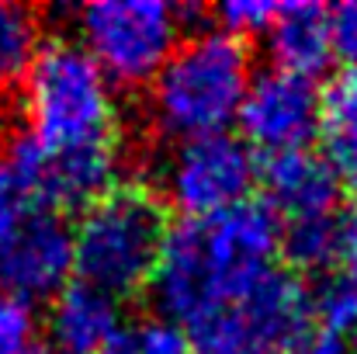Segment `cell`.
<instances>
[{"instance_id":"6da1fadb","label":"cell","mask_w":357,"mask_h":354,"mask_svg":"<svg viewBox=\"0 0 357 354\" xmlns=\"http://www.w3.org/2000/svg\"><path fill=\"white\" fill-rule=\"evenodd\" d=\"M278 264L281 219L253 195L212 219H177L149 295L163 320L188 330Z\"/></svg>"},{"instance_id":"7a4b0ae2","label":"cell","mask_w":357,"mask_h":354,"mask_svg":"<svg viewBox=\"0 0 357 354\" xmlns=\"http://www.w3.org/2000/svg\"><path fill=\"white\" fill-rule=\"evenodd\" d=\"M174 230L163 195L139 181H119L73 226V281L115 302H132L153 288Z\"/></svg>"},{"instance_id":"3957f363","label":"cell","mask_w":357,"mask_h":354,"mask_svg":"<svg viewBox=\"0 0 357 354\" xmlns=\"http://www.w3.org/2000/svg\"><path fill=\"white\" fill-rule=\"evenodd\" d=\"M246 42L219 28L188 35L149 84V118L174 142L229 132L250 91Z\"/></svg>"},{"instance_id":"277c9868","label":"cell","mask_w":357,"mask_h":354,"mask_svg":"<svg viewBox=\"0 0 357 354\" xmlns=\"http://www.w3.org/2000/svg\"><path fill=\"white\" fill-rule=\"evenodd\" d=\"M24 125L49 153L121 139L112 80L80 42H42L24 77Z\"/></svg>"},{"instance_id":"5b68a950","label":"cell","mask_w":357,"mask_h":354,"mask_svg":"<svg viewBox=\"0 0 357 354\" xmlns=\"http://www.w3.org/2000/svg\"><path fill=\"white\" fill-rule=\"evenodd\" d=\"M312 334V292L284 264L188 327L195 354H298Z\"/></svg>"},{"instance_id":"8992f818","label":"cell","mask_w":357,"mask_h":354,"mask_svg":"<svg viewBox=\"0 0 357 354\" xmlns=\"http://www.w3.org/2000/svg\"><path fill=\"white\" fill-rule=\"evenodd\" d=\"M80 45L121 87H149L184 42L174 3L160 0H101L77 10Z\"/></svg>"},{"instance_id":"52a82bcc","label":"cell","mask_w":357,"mask_h":354,"mask_svg":"<svg viewBox=\"0 0 357 354\" xmlns=\"http://www.w3.org/2000/svg\"><path fill=\"white\" fill-rule=\"evenodd\" d=\"M260 156L236 132H215L177 142L163 170V202L181 219H212L253 198Z\"/></svg>"},{"instance_id":"ba28073f","label":"cell","mask_w":357,"mask_h":354,"mask_svg":"<svg viewBox=\"0 0 357 354\" xmlns=\"http://www.w3.org/2000/svg\"><path fill=\"white\" fill-rule=\"evenodd\" d=\"M239 139L257 156L309 149L319 139V87L309 77L260 70L250 80L236 118Z\"/></svg>"},{"instance_id":"9c48e42d","label":"cell","mask_w":357,"mask_h":354,"mask_svg":"<svg viewBox=\"0 0 357 354\" xmlns=\"http://www.w3.org/2000/svg\"><path fill=\"white\" fill-rule=\"evenodd\" d=\"M73 278V230L63 212L28 209L0 239V292L24 302L56 299Z\"/></svg>"},{"instance_id":"30bf717a","label":"cell","mask_w":357,"mask_h":354,"mask_svg":"<svg viewBox=\"0 0 357 354\" xmlns=\"http://www.w3.org/2000/svg\"><path fill=\"white\" fill-rule=\"evenodd\" d=\"M260 198L281 219V226L316 223L344 205V184L337 170L316 149H295L278 156H260Z\"/></svg>"},{"instance_id":"8fae6325","label":"cell","mask_w":357,"mask_h":354,"mask_svg":"<svg viewBox=\"0 0 357 354\" xmlns=\"http://www.w3.org/2000/svg\"><path fill=\"white\" fill-rule=\"evenodd\" d=\"M121 327V302L84 281H70L49 309V344L59 354H105Z\"/></svg>"},{"instance_id":"7c38bea8","label":"cell","mask_w":357,"mask_h":354,"mask_svg":"<svg viewBox=\"0 0 357 354\" xmlns=\"http://www.w3.org/2000/svg\"><path fill=\"white\" fill-rule=\"evenodd\" d=\"M264 38H267V52H271L274 70H284L295 77L316 80L337 59L326 3H312V0L281 3L278 21L271 24V31Z\"/></svg>"},{"instance_id":"4fadbf2b","label":"cell","mask_w":357,"mask_h":354,"mask_svg":"<svg viewBox=\"0 0 357 354\" xmlns=\"http://www.w3.org/2000/svg\"><path fill=\"white\" fill-rule=\"evenodd\" d=\"M319 146L340 184L357 198V70H340L319 91Z\"/></svg>"},{"instance_id":"5bb4252c","label":"cell","mask_w":357,"mask_h":354,"mask_svg":"<svg viewBox=\"0 0 357 354\" xmlns=\"http://www.w3.org/2000/svg\"><path fill=\"white\" fill-rule=\"evenodd\" d=\"M42 49L38 17L31 7L0 0V91L21 84Z\"/></svg>"},{"instance_id":"9a60e30c","label":"cell","mask_w":357,"mask_h":354,"mask_svg":"<svg viewBox=\"0 0 357 354\" xmlns=\"http://www.w3.org/2000/svg\"><path fill=\"white\" fill-rule=\"evenodd\" d=\"M105 354H195V348L184 327L156 313V316L125 320V327Z\"/></svg>"},{"instance_id":"2e32d148","label":"cell","mask_w":357,"mask_h":354,"mask_svg":"<svg viewBox=\"0 0 357 354\" xmlns=\"http://www.w3.org/2000/svg\"><path fill=\"white\" fill-rule=\"evenodd\" d=\"M278 10H281V3H271V0H233V3L215 7L212 14L219 21V31L246 42V38L267 35L271 24L278 21Z\"/></svg>"},{"instance_id":"e0dca14e","label":"cell","mask_w":357,"mask_h":354,"mask_svg":"<svg viewBox=\"0 0 357 354\" xmlns=\"http://www.w3.org/2000/svg\"><path fill=\"white\" fill-rule=\"evenodd\" d=\"M35 341V313L31 302L0 292V354L17 351Z\"/></svg>"},{"instance_id":"ac0fdd59","label":"cell","mask_w":357,"mask_h":354,"mask_svg":"<svg viewBox=\"0 0 357 354\" xmlns=\"http://www.w3.org/2000/svg\"><path fill=\"white\" fill-rule=\"evenodd\" d=\"M330 28H333V56L344 63V70H357V0L330 7Z\"/></svg>"},{"instance_id":"d6986e66","label":"cell","mask_w":357,"mask_h":354,"mask_svg":"<svg viewBox=\"0 0 357 354\" xmlns=\"http://www.w3.org/2000/svg\"><path fill=\"white\" fill-rule=\"evenodd\" d=\"M337 250H340V267H357V198L344 202L337 212Z\"/></svg>"},{"instance_id":"ffe728a7","label":"cell","mask_w":357,"mask_h":354,"mask_svg":"<svg viewBox=\"0 0 357 354\" xmlns=\"http://www.w3.org/2000/svg\"><path fill=\"white\" fill-rule=\"evenodd\" d=\"M298 354H351L347 351V341H340V337H330V334H312L302 348H298Z\"/></svg>"},{"instance_id":"44dd1931","label":"cell","mask_w":357,"mask_h":354,"mask_svg":"<svg viewBox=\"0 0 357 354\" xmlns=\"http://www.w3.org/2000/svg\"><path fill=\"white\" fill-rule=\"evenodd\" d=\"M7 354H59L52 344H42V341H31V344H24V348H17V351H7Z\"/></svg>"},{"instance_id":"7402d4cb","label":"cell","mask_w":357,"mask_h":354,"mask_svg":"<svg viewBox=\"0 0 357 354\" xmlns=\"http://www.w3.org/2000/svg\"><path fill=\"white\" fill-rule=\"evenodd\" d=\"M344 281H347V288H351V299H354V313H357V267L344 271Z\"/></svg>"}]
</instances>
